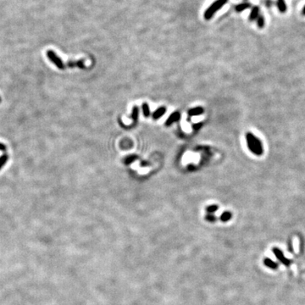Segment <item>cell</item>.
Listing matches in <instances>:
<instances>
[{
  "mask_svg": "<svg viewBox=\"0 0 305 305\" xmlns=\"http://www.w3.org/2000/svg\"><path fill=\"white\" fill-rule=\"evenodd\" d=\"M246 140L248 149L252 152L253 154L257 156H261L264 153V147L262 142L259 137H257L252 132L246 133Z\"/></svg>",
  "mask_w": 305,
  "mask_h": 305,
  "instance_id": "1",
  "label": "cell"
},
{
  "mask_svg": "<svg viewBox=\"0 0 305 305\" xmlns=\"http://www.w3.org/2000/svg\"><path fill=\"white\" fill-rule=\"evenodd\" d=\"M227 2L228 0H216L206 10L205 13H204V19L205 20H210L211 18L214 16L215 12L219 10H221V8L223 7Z\"/></svg>",
  "mask_w": 305,
  "mask_h": 305,
  "instance_id": "2",
  "label": "cell"
},
{
  "mask_svg": "<svg viewBox=\"0 0 305 305\" xmlns=\"http://www.w3.org/2000/svg\"><path fill=\"white\" fill-rule=\"evenodd\" d=\"M46 55L53 65H56L58 69H60V70H65V65L64 64L63 60H61L60 57L57 55V53L55 52H53V50H48L46 52Z\"/></svg>",
  "mask_w": 305,
  "mask_h": 305,
  "instance_id": "3",
  "label": "cell"
},
{
  "mask_svg": "<svg viewBox=\"0 0 305 305\" xmlns=\"http://www.w3.org/2000/svg\"><path fill=\"white\" fill-rule=\"evenodd\" d=\"M273 252L275 253V255L276 257L277 260H280L281 263L283 264H285L286 266H289V265L291 264V260H287V259L284 256L283 252H281L280 249L276 248H274Z\"/></svg>",
  "mask_w": 305,
  "mask_h": 305,
  "instance_id": "4",
  "label": "cell"
},
{
  "mask_svg": "<svg viewBox=\"0 0 305 305\" xmlns=\"http://www.w3.org/2000/svg\"><path fill=\"white\" fill-rule=\"evenodd\" d=\"M180 118H181V114H180L179 112H177V111H176V112L172 113L171 115H170V117H169L168 119H166V121H165V126H171L173 123L178 121V120L180 119Z\"/></svg>",
  "mask_w": 305,
  "mask_h": 305,
  "instance_id": "5",
  "label": "cell"
},
{
  "mask_svg": "<svg viewBox=\"0 0 305 305\" xmlns=\"http://www.w3.org/2000/svg\"><path fill=\"white\" fill-rule=\"evenodd\" d=\"M67 66L69 68H75V67H78L80 69H85V65L83 60H77V61H74V60H70L67 62Z\"/></svg>",
  "mask_w": 305,
  "mask_h": 305,
  "instance_id": "6",
  "label": "cell"
},
{
  "mask_svg": "<svg viewBox=\"0 0 305 305\" xmlns=\"http://www.w3.org/2000/svg\"><path fill=\"white\" fill-rule=\"evenodd\" d=\"M165 112H166V108L165 107H164V106L163 107H159L158 109H156L154 112L153 113L152 117H153V119H154V120H157L159 118H161L162 116L165 115Z\"/></svg>",
  "mask_w": 305,
  "mask_h": 305,
  "instance_id": "7",
  "label": "cell"
},
{
  "mask_svg": "<svg viewBox=\"0 0 305 305\" xmlns=\"http://www.w3.org/2000/svg\"><path fill=\"white\" fill-rule=\"evenodd\" d=\"M203 112H204V109L202 107H195V108L189 109L187 114L189 116H197L202 115Z\"/></svg>",
  "mask_w": 305,
  "mask_h": 305,
  "instance_id": "8",
  "label": "cell"
},
{
  "mask_svg": "<svg viewBox=\"0 0 305 305\" xmlns=\"http://www.w3.org/2000/svg\"><path fill=\"white\" fill-rule=\"evenodd\" d=\"M260 16V8L258 6H254L252 7L251 13L249 14V20L251 21H255L258 19V17Z\"/></svg>",
  "mask_w": 305,
  "mask_h": 305,
  "instance_id": "9",
  "label": "cell"
},
{
  "mask_svg": "<svg viewBox=\"0 0 305 305\" xmlns=\"http://www.w3.org/2000/svg\"><path fill=\"white\" fill-rule=\"evenodd\" d=\"M137 155L131 154V155H128V156H126V158H124L123 162H124V164L126 165H131L132 162L135 161V160H137Z\"/></svg>",
  "mask_w": 305,
  "mask_h": 305,
  "instance_id": "10",
  "label": "cell"
},
{
  "mask_svg": "<svg viewBox=\"0 0 305 305\" xmlns=\"http://www.w3.org/2000/svg\"><path fill=\"white\" fill-rule=\"evenodd\" d=\"M264 264L267 267L271 268V269H274V270L276 269L277 267H278V264H277L276 262H274L273 260H271L270 259H268V258H266V259L264 260Z\"/></svg>",
  "mask_w": 305,
  "mask_h": 305,
  "instance_id": "11",
  "label": "cell"
},
{
  "mask_svg": "<svg viewBox=\"0 0 305 305\" xmlns=\"http://www.w3.org/2000/svg\"><path fill=\"white\" fill-rule=\"evenodd\" d=\"M232 214L231 212H229V211H225L224 213L221 214L220 219H221V221H223V222H227V221H229L231 219H232Z\"/></svg>",
  "mask_w": 305,
  "mask_h": 305,
  "instance_id": "12",
  "label": "cell"
},
{
  "mask_svg": "<svg viewBox=\"0 0 305 305\" xmlns=\"http://www.w3.org/2000/svg\"><path fill=\"white\" fill-rule=\"evenodd\" d=\"M251 7V4L249 3H243V4H240L236 6V11L237 12H242V11L248 10Z\"/></svg>",
  "mask_w": 305,
  "mask_h": 305,
  "instance_id": "13",
  "label": "cell"
},
{
  "mask_svg": "<svg viewBox=\"0 0 305 305\" xmlns=\"http://www.w3.org/2000/svg\"><path fill=\"white\" fill-rule=\"evenodd\" d=\"M277 7L281 13L286 12L287 11V4H286L285 0H277Z\"/></svg>",
  "mask_w": 305,
  "mask_h": 305,
  "instance_id": "14",
  "label": "cell"
},
{
  "mask_svg": "<svg viewBox=\"0 0 305 305\" xmlns=\"http://www.w3.org/2000/svg\"><path fill=\"white\" fill-rule=\"evenodd\" d=\"M9 158H10V156L8 154H4L0 156V170H2V168L4 167V165H6Z\"/></svg>",
  "mask_w": 305,
  "mask_h": 305,
  "instance_id": "15",
  "label": "cell"
},
{
  "mask_svg": "<svg viewBox=\"0 0 305 305\" xmlns=\"http://www.w3.org/2000/svg\"><path fill=\"white\" fill-rule=\"evenodd\" d=\"M142 109H143V113L144 117H149L150 116V109H149V106L147 104V103H143L142 104Z\"/></svg>",
  "mask_w": 305,
  "mask_h": 305,
  "instance_id": "16",
  "label": "cell"
},
{
  "mask_svg": "<svg viewBox=\"0 0 305 305\" xmlns=\"http://www.w3.org/2000/svg\"><path fill=\"white\" fill-rule=\"evenodd\" d=\"M138 115H139V109H138L137 106H134L133 109H132V114H131V118L133 119L135 122H137V119H138Z\"/></svg>",
  "mask_w": 305,
  "mask_h": 305,
  "instance_id": "17",
  "label": "cell"
},
{
  "mask_svg": "<svg viewBox=\"0 0 305 305\" xmlns=\"http://www.w3.org/2000/svg\"><path fill=\"white\" fill-rule=\"evenodd\" d=\"M219 209V206L218 205H215V204H213V205H209L206 208V211H207L208 214H214V212Z\"/></svg>",
  "mask_w": 305,
  "mask_h": 305,
  "instance_id": "18",
  "label": "cell"
},
{
  "mask_svg": "<svg viewBox=\"0 0 305 305\" xmlns=\"http://www.w3.org/2000/svg\"><path fill=\"white\" fill-rule=\"evenodd\" d=\"M264 24H265V21H264V18L262 16V15H260L258 19H257V25L260 27V28H263L264 26Z\"/></svg>",
  "mask_w": 305,
  "mask_h": 305,
  "instance_id": "19",
  "label": "cell"
},
{
  "mask_svg": "<svg viewBox=\"0 0 305 305\" xmlns=\"http://www.w3.org/2000/svg\"><path fill=\"white\" fill-rule=\"evenodd\" d=\"M205 220L209 222H215L217 221V217L213 214H208L205 215Z\"/></svg>",
  "mask_w": 305,
  "mask_h": 305,
  "instance_id": "20",
  "label": "cell"
},
{
  "mask_svg": "<svg viewBox=\"0 0 305 305\" xmlns=\"http://www.w3.org/2000/svg\"><path fill=\"white\" fill-rule=\"evenodd\" d=\"M6 150H7V147H6V146H5L4 143H0V151L4 152V151H6Z\"/></svg>",
  "mask_w": 305,
  "mask_h": 305,
  "instance_id": "21",
  "label": "cell"
},
{
  "mask_svg": "<svg viewBox=\"0 0 305 305\" xmlns=\"http://www.w3.org/2000/svg\"><path fill=\"white\" fill-rule=\"evenodd\" d=\"M201 126H202V123H199V124H195V125H193V127L194 130H198V128H199Z\"/></svg>",
  "mask_w": 305,
  "mask_h": 305,
  "instance_id": "22",
  "label": "cell"
},
{
  "mask_svg": "<svg viewBox=\"0 0 305 305\" xmlns=\"http://www.w3.org/2000/svg\"><path fill=\"white\" fill-rule=\"evenodd\" d=\"M302 14H303V15H305V5H304V7L303 8V10H302Z\"/></svg>",
  "mask_w": 305,
  "mask_h": 305,
  "instance_id": "23",
  "label": "cell"
},
{
  "mask_svg": "<svg viewBox=\"0 0 305 305\" xmlns=\"http://www.w3.org/2000/svg\"><path fill=\"white\" fill-rule=\"evenodd\" d=\"M2 102V98H1V97H0V103Z\"/></svg>",
  "mask_w": 305,
  "mask_h": 305,
  "instance_id": "24",
  "label": "cell"
}]
</instances>
